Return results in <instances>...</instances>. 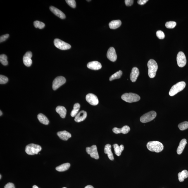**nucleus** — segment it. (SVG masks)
Here are the masks:
<instances>
[{"instance_id":"obj_39","label":"nucleus","mask_w":188,"mask_h":188,"mask_svg":"<svg viewBox=\"0 0 188 188\" xmlns=\"http://www.w3.org/2000/svg\"><path fill=\"white\" fill-rule=\"evenodd\" d=\"M4 188H15L14 184L12 183L9 182L4 186Z\"/></svg>"},{"instance_id":"obj_6","label":"nucleus","mask_w":188,"mask_h":188,"mask_svg":"<svg viewBox=\"0 0 188 188\" xmlns=\"http://www.w3.org/2000/svg\"><path fill=\"white\" fill-rule=\"evenodd\" d=\"M156 112L152 111L145 114L141 117L140 121L143 123H146L152 121L156 118Z\"/></svg>"},{"instance_id":"obj_38","label":"nucleus","mask_w":188,"mask_h":188,"mask_svg":"<svg viewBox=\"0 0 188 188\" xmlns=\"http://www.w3.org/2000/svg\"><path fill=\"white\" fill-rule=\"evenodd\" d=\"M133 0H125V3L126 6H132L134 3Z\"/></svg>"},{"instance_id":"obj_19","label":"nucleus","mask_w":188,"mask_h":188,"mask_svg":"<svg viewBox=\"0 0 188 188\" xmlns=\"http://www.w3.org/2000/svg\"><path fill=\"white\" fill-rule=\"evenodd\" d=\"M57 134L60 139L65 141L68 140L70 138L72 137L71 134L70 132H67L66 131L59 132Z\"/></svg>"},{"instance_id":"obj_20","label":"nucleus","mask_w":188,"mask_h":188,"mask_svg":"<svg viewBox=\"0 0 188 188\" xmlns=\"http://www.w3.org/2000/svg\"><path fill=\"white\" fill-rule=\"evenodd\" d=\"M111 145L109 144H107L105 147L104 152L105 154H107L109 158L112 161L114 160L113 154L111 150Z\"/></svg>"},{"instance_id":"obj_43","label":"nucleus","mask_w":188,"mask_h":188,"mask_svg":"<svg viewBox=\"0 0 188 188\" xmlns=\"http://www.w3.org/2000/svg\"><path fill=\"white\" fill-rule=\"evenodd\" d=\"M0 113H0V116H1V115H2V114H3L2 112L1 111H1H0Z\"/></svg>"},{"instance_id":"obj_16","label":"nucleus","mask_w":188,"mask_h":188,"mask_svg":"<svg viewBox=\"0 0 188 188\" xmlns=\"http://www.w3.org/2000/svg\"><path fill=\"white\" fill-rule=\"evenodd\" d=\"M50 9L53 13H54L56 16L59 17V18L61 19H65V14L55 7L50 6Z\"/></svg>"},{"instance_id":"obj_26","label":"nucleus","mask_w":188,"mask_h":188,"mask_svg":"<svg viewBox=\"0 0 188 188\" xmlns=\"http://www.w3.org/2000/svg\"><path fill=\"white\" fill-rule=\"evenodd\" d=\"M70 164L67 163H64L59 165L56 168V170L59 172H63L68 170L70 168Z\"/></svg>"},{"instance_id":"obj_3","label":"nucleus","mask_w":188,"mask_h":188,"mask_svg":"<svg viewBox=\"0 0 188 188\" xmlns=\"http://www.w3.org/2000/svg\"><path fill=\"white\" fill-rule=\"evenodd\" d=\"M122 99L127 102L132 103L139 101L140 99V96L134 93H125L122 95Z\"/></svg>"},{"instance_id":"obj_25","label":"nucleus","mask_w":188,"mask_h":188,"mask_svg":"<svg viewBox=\"0 0 188 188\" xmlns=\"http://www.w3.org/2000/svg\"><path fill=\"white\" fill-rule=\"evenodd\" d=\"M37 118L41 123L44 125H48L49 123V120L47 117L42 113L39 114L38 115Z\"/></svg>"},{"instance_id":"obj_31","label":"nucleus","mask_w":188,"mask_h":188,"mask_svg":"<svg viewBox=\"0 0 188 188\" xmlns=\"http://www.w3.org/2000/svg\"><path fill=\"white\" fill-rule=\"evenodd\" d=\"M34 27L36 28H38L39 29H42L44 28L45 26V25L43 22L39 21H36L34 22Z\"/></svg>"},{"instance_id":"obj_34","label":"nucleus","mask_w":188,"mask_h":188,"mask_svg":"<svg viewBox=\"0 0 188 188\" xmlns=\"http://www.w3.org/2000/svg\"><path fill=\"white\" fill-rule=\"evenodd\" d=\"M8 79L7 77L3 75H0V84H5L8 82Z\"/></svg>"},{"instance_id":"obj_42","label":"nucleus","mask_w":188,"mask_h":188,"mask_svg":"<svg viewBox=\"0 0 188 188\" xmlns=\"http://www.w3.org/2000/svg\"><path fill=\"white\" fill-rule=\"evenodd\" d=\"M32 188H39L36 185H34L32 186Z\"/></svg>"},{"instance_id":"obj_40","label":"nucleus","mask_w":188,"mask_h":188,"mask_svg":"<svg viewBox=\"0 0 188 188\" xmlns=\"http://www.w3.org/2000/svg\"><path fill=\"white\" fill-rule=\"evenodd\" d=\"M148 0H139L137 1L138 4L140 5H144L147 2Z\"/></svg>"},{"instance_id":"obj_41","label":"nucleus","mask_w":188,"mask_h":188,"mask_svg":"<svg viewBox=\"0 0 188 188\" xmlns=\"http://www.w3.org/2000/svg\"><path fill=\"white\" fill-rule=\"evenodd\" d=\"M84 188H94L93 186L91 185H89L86 186Z\"/></svg>"},{"instance_id":"obj_35","label":"nucleus","mask_w":188,"mask_h":188,"mask_svg":"<svg viewBox=\"0 0 188 188\" xmlns=\"http://www.w3.org/2000/svg\"><path fill=\"white\" fill-rule=\"evenodd\" d=\"M65 1L71 7L75 8L76 7V3L75 0H66Z\"/></svg>"},{"instance_id":"obj_37","label":"nucleus","mask_w":188,"mask_h":188,"mask_svg":"<svg viewBox=\"0 0 188 188\" xmlns=\"http://www.w3.org/2000/svg\"><path fill=\"white\" fill-rule=\"evenodd\" d=\"M9 36V34H4V35L1 36V37H0V42L1 43L4 42V41H6V39L8 38Z\"/></svg>"},{"instance_id":"obj_15","label":"nucleus","mask_w":188,"mask_h":188,"mask_svg":"<svg viewBox=\"0 0 188 188\" xmlns=\"http://www.w3.org/2000/svg\"><path fill=\"white\" fill-rule=\"evenodd\" d=\"M130 130V127L128 126L125 125L121 129L114 127L113 129V132L116 134H120L121 133L124 134H126L128 133Z\"/></svg>"},{"instance_id":"obj_23","label":"nucleus","mask_w":188,"mask_h":188,"mask_svg":"<svg viewBox=\"0 0 188 188\" xmlns=\"http://www.w3.org/2000/svg\"><path fill=\"white\" fill-rule=\"evenodd\" d=\"M121 24L122 22L120 20H113L109 24V26L110 29H115L119 27Z\"/></svg>"},{"instance_id":"obj_24","label":"nucleus","mask_w":188,"mask_h":188,"mask_svg":"<svg viewBox=\"0 0 188 188\" xmlns=\"http://www.w3.org/2000/svg\"><path fill=\"white\" fill-rule=\"evenodd\" d=\"M115 154L118 156H120L122 151H123L124 146L123 145L119 146L118 144H114L113 145Z\"/></svg>"},{"instance_id":"obj_30","label":"nucleus","mask_w":188,"mask_h":188,"mask_svg":"<svg viewBox=\"0 0 188 188\" xmlns=\"http://www.w3.org/2000/svg\"><path fill=\"white\" fill-rule=\"evenodd\" d=\"M7 59V56L6 54H2L0 55V62L3 65H8Z\"/></svg>"},{"instance_id":"obj_36","label":"nucleus","mask_w":188,"mask_h":188,"mask_svg":"<svg viewBox=\"0 0 188 188\" xmlns=\"http://www.w3.org/2000/svg\"><path fill=\"white\" fill-rule=\"evenodd\" d=\"M156 36L158 39H163L165 38V34L163 31L158 30L156 32Z\"/></svg>"},{"instance_id":"obj_7","label":"nucleus","mask_w":188,"mask_h":188,"mask_svg":"<svg viewBox=\"0 0 188 188\" xmlns=\"http://www.w3.org/2000/svg\"><path fill=\"white\" fill-rule=\"evenodd\" d=\"M66 79L64 77L60 76L56 77L53 82V90H56L66 82Z\"/></svg>"},{"instance_id":"obj_22","label":"nucleus","mask_w":188,"mask_h":188,"mask_svg":"<svg viewBox=\"0 0 188 188\" xmlns=\"http://www.w3.org/2000/svg\"><path fill=\"white\" fill-rule=\"evenodd\" d=\"M187 143V140L185 139H182L181 140L177 149V152L178 154L180 155L182 154L186 144Z\"/></svg>"},{"instance_id":"obj_5","label":"nucleus","mask_w":188,"mask_h":188,"mask_svg":"<svg viewBox=\"0 0 188 188\" xmlns=\"http://www.w3.org/2000/svg\"><path fill=\"white\" fill-rule=\"evenodd\" d=\"M185 82L182 81L177 83L171 87L169 92V94L171 96H173L184 90L185 87Z\"/></svg>"},{"instance_id":"obj_2","label":"nucleus","mask_w":188,"mask_h":188,"mask_svg":"<svg viewBox=\"0 0 188 188\" xmlns=\"http://www.w3.org/2000/svg\"><path fill=\"white\" fill-rule=\"evenodd\" d=\"M148 76L150 78H153L156 76L158 69V65L154 60L150 59L147 63Z\"/></svg>"},{"instance_id":"obj_13","label":"nucleus","mask_w":188,"mask_h":188,"mask_svg":"<svg viewBox=\"0 0 188 188\" xmlns=\"http://www.w3.org/2000/svg\"><path fill=\"white\" fill-rule=\"evenodd\" d=\"M107 58L109 60L112 62H115L116 61L117 56L116 51L114 48L110 47L108 49L107 52Z\"/></svg>"},{"instance_id":"obj_29","label":"nucleus","mask_w":188,"mask_h":188,"mask_svg":"<svg viewBox=\"0 0 188 188\" xmlns=\"http://www.w3.org/2000/svg\"><path fill=\"white\" fill-rule=\"evenodd\" d=\"M122 75V71H118L113 74L110 77L109 80L110 81H112L115 80V79H120Z\"/></svg>"},{"instance_id":"obj_8","label":"nucleus","mask_w":188,"mask_h":188,"mask_svg":"<svg viewBox=\"0 0 188 188\" xmlns=\"http://www.w3.org/2000/svg\"><path fill=\"white\" fill-rule=\"evenodd\" d=\"M54 44L56 47L61 50H68L71 48V46L70 44L59 39H54Z\"/></svg>"},{"instance_id":"obj_27","label":"nucleus","mask_w":188,"mask_h":188,"mask_svg":"<svg viewBox=\"0 0 188 188\" xmlns=\"http://www.w3.org/2000/svg\"><path fill=\"white\" fill-rule=\"evenodd\" d=\"M80 108V105L78 103H76L74 105L73 109L72 110L70 115L72 117H75L78 114Z\"/></svg>"},{"instance_id":"obj_18","label":"nucleus","mask_w":188,"mask_h":188,"mask_svg":"<svg viewBox=\"0 0 188 188\" xmlns=\"http://www.w3.org/2000/svg\"><path fill=\"white\" fill-rule=\"evenodd\" d=\"M139 75V71L137 67H134L132 69L131 72L130 78L131 81L133 82H135L137 80Z\"/></svg>"},{"instance_id":"obj_9","label":"nucleus","mask_w":188,"mask_h":188,"mask_svg":"<svg viewBox=\"0 0 188 188\" xmlns=\"http://www.w3.org/2000/svg\"><path fill=\"white\" fill-rule=\"evenodd\" d=\"M86 152L88 154L90 155L91 158L96 160L99 159V157L97 151V147L95 145H94L90 147H87Z\"/></svg>"},{"instance_id":"obj_33","label":"nucleus","mask_w":188,"mask_h":188,"mask_svg":"<svg viewBox=\"0 0 188 188\" xmlns=\"http://www.w3.org/2000/svg\"><path fill=\"white\" fill-rule=\"evenodd\" d=\"M165 25L167 28L173 29L176 25V23L175 21L167 22L165 23Z\"/></svg>"},{"instance_id":"obj_28","label":"nucleus","mask_w":188,"mask_h":188,"mask_svg":"<svg viewBox=\"0 0 188 188\" xmlns=\"http://www.w3.org/2000/svg\"><path fill=\"white\" fill-rule=\"evenodd\" d=\"M178 179L180 182H182L184 179L188 177V172L187 170H184L178 174Z\"/></svg>"},{"instance_id":"obj_17","label":"nucleus","mask_w":188,"mask_h":188,"mask_svg":"<svg viewBox=\"0 0 188 188\" xmlns=\"http://www.w3.org/2000/svg\"><path fill=\"white\" fill-rule=\"evenodd\" d=\"M87 112L84 110H82L75 117V121L77 122H80L83 121L87 118Z\"/></svg>"},{"instance_id":"obj_44","label":"nucleus","mask_w":188,"mask_h":188,"mask_svg":"<svg viewBox=\"0 0 188 188\" xmlns=\"http://www.w3.org/2000/svg\"><path fill=\"white\" fill-rule=\"evenodd\" d=\"M0 176H1V177H0V179H1V175H0Z\"/></svg>"},{"instance_id":"obj_32","label":"nucleus","mask_w":188,"mask_h":188,"mask_svg":"<svg viewBox=\"0 0 188 188\" xmlns=\"http://www.w3.org/2000/svg\"><path fill=\"white\" fill-rule=\"evenodd\" d=\"M179 128L180 130L183 131L188 128V122H182L178 125Z\"/></svg>"},{"instance_id":"obj_21","label":"nucleus","mask_w":188,"mask_h":188,"mask_svg":"<svg viewBox=\"0 0 188 188\" xmlns=\"http://www.w3.org/2000/svg\"><path fill=\"white\" fill-rule=\"evenodd\" d=\"M56 111L62 118H65L66 116L67 110L64 107L58 106L56 108Z\"/></svg>"},{"instance_id":"obj_4","label":"nucleus","mask_w":188,"mask_h":188,"mask_svg":"<svg viewBox=\"0 0 188 188\" xmlns=\"http://www.w3.org/2000/svg\"><path fill=\"white\" fill-rule=\"evenodd\" d=\"M42 150V147L39 145L34 144H29L26 146L25 151L28 154H37Z\"/></svg>"},{"instance_id":"obj_1","label":"nucleus","mask_w":188,"mask_h":188,"mask_svg":"<svg viewBox=\"0 0 188 188\" xmlns=\"http://www.w3.org/2000/svg\"><path fill=\"white\" fill-rule=\"evenodd\" d=\"M147 147L150 151L159 153L163 151L164 146L162 143L158 141H149L147 144Z\"/></svg>"},{"instance_id":"obj_14","label":"nucleus","mask_w":188,"mask_h":188,"mask_svg":"<svg viewBox=\"0 0 188 188\" xmlns=\"http://www.w3.org/2000/svg\"><path fill=\"white\" fill-rule=\"evenodd\" d=\"M87 66L88 68L94 70H99L102 68L101 64L97 61L89 62L87 63Z\"/></svg>"},{"instance_id":"obj_45","label":"nucleus","mask_w":188,"mask_h":188,"mask_svg":"<svg viewBox=\"0 0 188 188\" xmlns=\"http://www.w3.org/2000/svg\"></svg>"},{"instance_id":"obj_46","label":"nucleus","mask_w":188,"mask_h":188,"mask_svg":"<svg viewBox=\"0 0 188 188\" xmlns=\"http://www.w3.org/2000/svg\"><path fill=\"white\" fill-rule=\"evenodd\" d=\"M63 188H66V187H63Z\"/></svg>"},{"instance_id":"obj_10","label":"nucleus","mask_w":188,"mask_h":188,"mask_svg":"<svg viewBox=\"0 0 188 188\" xmlns=\"http://www.w3.org/2000/svg\"><path fill=\"white\" fill-rule=\"evenodd\" d=\"M177 61L179 67H183L185 66L186 63V59L185 55L182 52H179L178 54Z\"/></svg>"},{"instance_id":"obj_11","label":"nucleus","mask_w":188,"mask_h":188,"mask_svg":"<svg viewBox=\"0 0 188 188\" xmlns=\"http://www.w3.org/2000/svg\"><path fill=\"white\" fill-rule=\"evenodd\" d=\"M86 99L88 103L93 106H96L99 103V100L97 96L94 94H87L86 96Z\"/></svg>"},{"instance_id":"obj_12","label":"nucleus","mask_w":188,"mask_h":188,"mask_svg":"<svg viewBox=\"0 0 188 188\" xmlns=\"http://www.w3.org/2000/svg\"><path fill=\"white\" fill-rule=\"evenodd\" d=\"M32 53L31 51L27 52L23 57V63L26 66L30 67L32 64Z\"/></svg>"}]
</instances>
